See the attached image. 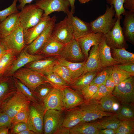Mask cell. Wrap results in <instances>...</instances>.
Returning a JSON list of instances; mask_svg holds the SVG:
<instances>
[{
  "label": "cell",
  "instance_id": "d590c367",
  "mask_svg": "<svg viewBox=\"0 0 134 134\" xmlns=\"http://www.w3.org/2000/svg\"><path fill=\"white\" fill-rule=\"evenodd\" d=\"M116 113L121 121L134 119V104H121Z\"/></svg>",
  "mask_w": 134,
  "mask_h": 134
},
{
  "label": "cell",
  "instance_id": "484cf974",
  "mask_svg": "<svg viewBox=\"0 0 134 134\" xmlns=\"http://www.w3.org/2000/svg\"><path fill=\"white\" fill-rule=\"evenodd\" d=\"M122 28L125 39L133 44L134 42V12L125 11Z\"/></svg>",
  "mask_w": 134,
  "mask_h": 134
},
{
  "label": "cell",
  "instance_id": "c3c4849f",
  "mask_svg": "<svg viewBox=\"0 0 134 134\" xmlns=\"http://www.w3.org/2000/svg\"><path fill=\"white\" fill-rule=\"evenodd\" d=\"M10 134H18L25 130L28 129L27 123L21 122L11 124L10 128Z\"/></svg>",
  "mask_w": 134,
  "mask_h": 134
},
{
  "label": "cell",
  "instance_id": "cb8c5ba5",
  "mask_svg": "<svg viewBox=\"0 0 134 134\" xmlns=\"http://www.w3.org/2000/svg\"><path fill=\"white\" fill-rule=\"evenodd\" d=\"M19 12L8 16L0 24V38L9 35L15 31L20 25Z\"/></svg>",
  "mask_w": 134,
  "mask_h": 134
},
{
  "label": "cell",
  "instance_id": "5bb4252c",
  "mask_svg": "<svg viewBox=\"0 0 134 134\" xmlns=\"http://www.w3.org/2000/svg\"><path fill=\"white\" fill-rule=\"evenodd\" d=\"M59 57L72 62H83L85 60L78 42L74 38L65 45Z\"/></svg>",
  "mask_w": 134,
  "mask_h": 134
},
{
  "label": "cell",
  "instance_id": "60d3db41",
  "mask_svg": "<svg viewBox=\"0 0 134 134\" xmlns=\"http://www.w3.org/2000/svg\"><path fill=\"white\" fill-rule=\"evenodd\" d=\"M134 119L121 121L115 134H134Z\"/></svg>",
  "mask_w": 134,
  "mask_h": 134
},
{
  "label": "cell",
  "instance_id": "4dcf8cb0",
  "mask_svg": "<svg viewBox=\"0 0 134 134\" xmlns=\"http://www.w3.org/2000/svg\"><path fill=\"white\" fill-rule=\"evenodd\" d=\"M99 71L86 72L77 78L68 86L75 90L80 91L90 85Z\"/></svg>",
  "mask_w": 134,
  "mask_h": 134
},
{
  "label": "cell",
  "instance_id": "f1b7e54d",
  "mask_svg": "<svg viewBox=\"0 0 134 134\" xmlns=\"http://www.w3.org/2000/svg\"><path fill=\"white\" fill-rule=\"evenodd\" d=\"M65 45L51 37L39 52L46 56L58 57Z\"/></svg>",
  "mask_w": 134,
  "mask_h": 134
},
{
  "label": "cell",
  "instance_id": "d4e9b609",
  "mask_svg": "<svg viewBox=\"0 0 134 134\" xmlns=\"http://www.w3.org/2000/svg\"><path fill=\"white\" fill-rule=\"evenodd\" d=\"M99 45L93 46L87 60L83 67V74L99 71L102 68L100 59Z\"/></svg>",
  "mask_w": 134,
  "mask_h": 134
},
{
  "label": "cell",
  "instance_id": "ba28073f",
  "mask_svg": "<svg viewBox=\"0 0 134 134\" xmlns=\"http://www.w3.org/2000/svg\"><path fill=\"white\" fill-rule=\"evenodd\" d=\"M64 111L49 109L45 112L43 120L44 134H54L62 126L65 114Z\"/></svg>",
  "mask_w": 134,
  "mask_h": 134
},
{
  "label": "cell",
  "instance_id": "ee69618b",
  "mask_svg": "<svg viewBox=\"0 0 134 134\" xmlns=\"http://www.w3.org/2000/svg\"><path fill=\"white\" fill-rule=\"evenodd\" d=\"M29 104L22 108L11 119V124L21 122L27 123L29 114Z\"/></svg>",
  "mask_w": 134,
  "mask_h": 134
},
{
  "label": "cell",
  "instance_id": "ab89813d",
  "mask_svg": "<svg viewBox=\"0 0 134 134\" xmlns=\"http://www.w3.org/2000/svg\"><path fill=\"white\" fill-rule=\"evenodd\" d=\"M54 87L62 89L68 86L67 83L57 73L52 72L44 75Z\"/></svg>",
  "mask_w": 134,
  "mask_h": 134
},
{
  "label": "cell",
  "instance_id": "603a6c76",
  "mask_svg": "<svg viewBox=\"0 0 134 134\" xmlns=\"http://www.w3.org/2000/svg\"><path fill=\"white\" fill-rule=\"evenodd\" d=\"M99 45L100 59L102 68L116 65L118 64L112 56L110 48L106 43L105 36L103 34Z\"/></svg>",
  "mask_w": 134,
  "mask_h": 134
},
{
  "label": "cell",
  "instance_id": "74e56055",
  "mask_svg": "<svg viewBox=\"0 0 134 134\" xmlns=\"http://www.w3.org/2000/svg\"><path fill=\"white\" fill-rule=\"evenodd\" d=\"M13 80L16 90L20 92L31 102L39 103L42 105L36 98L33 92L28 87L19 80L15 77H14Z\"/></svg>",
  "mask_w": 134,
  "mask_h": 134
},
{
  "label": "cell",
  "instance_id": "8992f818",
  "mask_svg": "<svg viewBox=\"0 0 134 134\" xmlns=\"http://www.w3.org/2000/svg\"><path fill=\"white\" fill-rule=\"evenodd\" d=\"M111 94L121 104H134V80L133 76L129 78L115 86Z\"/></svg>",
  "mask_w": 134,
  "mask_h": 134
},
{
  "label": "cell",
  "instance_id": "7a4b0ae2",
  "mask_svg": "<svg viewBox=\"0 0 134 134\" xmlns=\"http://www.w3.org/2000/svg\"><path fill=\"white\" fill-rule=\"evenodd\" d=\"M115 14L113 5L109 7L107 5L104 13L89 23L91 32L100 33L104 34H107L112 30L116 21L117 18L115 17L113 18Z\"/></svg>",
  "mask_w": 134,
  "mask_h": 134
},
{
  "label": "cell",
  "instance_id": "11a10c76",
  "mask_svg": "<svg viewBox=\"0 0 134 134\" xmlns=\"http://www.w3.org/2000/svg\"><path fill=\"white\" fill-rule=\"evenodd\" d=\"M70 129L62 126L54 133V134H70Z\"/></svg>",
  "mask_w": 134,
  "mask_h": 134
},
{
  "label": "cell",
  "instance_id": "9c48e42d",
  "mask_svg": "<svg viewBox=\"0 0 134 134\" xmlns=\"http://www.w3.org/2000/svg\"><path fill=\"white\" fill-rule=\"evenodd\" d=\"M0 41L7 50H10L15 54L21 52L26 46L24 39L23 30L20 25L9 35L0 38Z\"/></svg>",
  "mask_w": 134,
  "mask_h": 134
},
{
  "label": "cell",
  "instance_id": "4fadbf2b",
  "mask_svg": "<svg viewBox=\"0 0 134 134\" xmlns=\"http://www.w3.org/2000/svg\"><path fill=\"white\" fill-rule=\"evenodd\" d=\"M122 18V15L118 17L112 30L104 34L106 43L112 48H125V40L120 23Z\"/></svg>",
  "mask_w": 134,
  "mask_h": 134
},
{
  "label": "cell",
  "instance_id": "f5cc1de1",
  "mask_svg": "<svg viewBox=\"0 0 134 134\" xmlns=\"http://www.w3.org/2000/svg\"><path fill=\"white\" fill-rule=\"evenodd\" d=\"M117 66L126 72L134 73V63L123 64Z\"/></svg>",
  "mask_w": 134,
  "mask_h": 134
},
{
  "label": "cell",
  "instance_id": "6da1fadb",
  "mask_svg": "<svg viewBox=\"0 0 134 134\" xmlns=\"http://www.w3.org/2000/svg\"><path fill=\"white\" fill-rule=\"evenodd\" d=\"M82 114L81 122L93 121L116 113L106 111L102 107L99 100H89L78 106Z\"/></svg>",
  "mask_w": 134,
  "mask_h": 134
},
{
  "label": "cell",
  "instance_id": "e0dca14e",
  "mask_svg": "<svg viewBox=\"0 0 134 134\" xmlns=\"http://www.w3.org/2000/svg\"><path fill=\"white\" fill-rule=\"evenodd\" d=\"M51 17L49 16H42L36 25L23 31L24 39L26 46L31 43L44 31L49 24Z\"/></svg>",
  "mask_w": 134,
  "mask_h": 134
},
{
  "label": "cell",
  "instance_id": "6125c7cd",
  "mask_svg": "<svg viewBox=\"0 0 134 134\" xmlns=\"http://www.w3.org/2000/svg\"><path fill=\"white\" fill-rule=\"evenodd\" d=\"M18 134H36L34 131L27 129L19 133Z\"/></svg>",
  "mask_w": 134,
  "mask_h": 134
},
{
  "label": "cell",
  "instance_id": "836d02e7",
  "mask_svg": "<svg viewBox=\"0 0 134 134\" xmlns=\"http://www.w3.org/2000/svg\"><path fill=\"white\" fill-rule=\"evenodd\" d=\"M114 58L118 63H134V54L126 50L125 48H112Z\"/></svg>",
  "mask_w": 134,
  "mask_h": 134
},
{
  "label": "cell",
  "instance_id": "9a60e30c",
  "mask_svg": "<svg viewBox=\"0 0 134 134\" xmlns=\"http://www.w3.org/2000/svg\"><path fill=\"white\" fill-rule=\"evenodd\" d=\"M62 96L65 111L78 107L86 101L80 91L68 86L62 90Z\"/></svg>",
  "mask_w": 134,
  "mask_h": 134
},
{
  "label": "cell",
  "instance_id": "2e32d148",
  "mask_svg": "<svg viewBox=\"0 0 134 134\" xmlns=\"http://www.w3.org/2000/svg\"><path fill=\"white\" fill-rule=\"evenodd\" d=\"M19 55L3 75L9 77L12 75L17 70L24 65L34 61L44 58L40 55H33L29 53L26 49H23Z\"/></svg>",
  "mask_w": 134,
  "mask_h": 134
},
{
  "label": "cell",
  "instance_id": "f6af8a7d",
  "mask_svg": "<svg viewBox=\"0 0 134 134\" xmlns=\"http://www.w3.org/2000/svg\"><path fill=\"white\" fill-rule=\"evenodd\" d=\"M18 0H13L12 4L8 7L0 11V22L4 20L9 16L14 13L20 12L16 6V4Z\"/></svg>",
  "mask_w": 134,
  "mask_h": 134
},
{
  "label": "cell",
  "instance_id": "e575fe53",
  "mask_svg": "<svg viewBox=\"0 0 134 134\" xmlns=\"http://www.w3.org/2000/svg\"><path fill=\"white\" fill-rule=\"evenodd\" d=\"M53 88L50 83L46 82L40 84L33 91L39 102L43 106L44 100Z\"/></svg>",
  "mask_w": 134,
  "mask_h": 134
},
{
  "label": "cell",
  "instance_id": "be15d7a7",
  "mask_svg": "<svg viewBox=\"0 0 134 134\" xmlns=\"http://www.w3.org/2000/svg\"><path fill=\"white\" fill-rule=\"evenodd\" d=\"M92 0H78L82 4L85 3Z\"/></svg>",
  "mask_w": 134,
  "mask_h": 134
},
{
  "label": "cell",
  "instance_id": "94428289",
  "mask_svg": "<svg viewBox=\"0 0 134 134\" xmlns=\"http://www.w3.org/2000/svg\"><path fill=\"white\" fill-rule=\"evenodd\" d=\"M69 1L71 8V12L74 14L75 10V0H68Z\"/></svg>",
  "mask_w": 134,
  "mask_h": 134
},
{
  "label": "cell",
  "instance_id": "d6986e66",
  "mask_svg": "<svg viewBox=\"0 0 134 134\" xmlns=\"http://www.w3.org/2000/svg\"><path fill=\"white\" fill-rule=\"evenodd\" d=\"M72 26L74 39L77 40L91 32L89 23L86 22L73 16L70 11L67 14Z\"/></svg>",
  "mask_w": 134,
  "mask_h": 134
},
{
  "label": "cell",
  "instance_id": "91938a15",
  "mask_svg": "<svg viewBox=\"0 0 134 134\" xmlns=\"http://www.w3.org/2000/svg\"><path fill=\"white\" fill-rule=\"evenodd\" d=\"M7 50V49L0 41V60L4 54L5 53Z\"/></svg>",
  "mask_w": 134,
  "mask_h": 134
},
{
  "label": "cell",
  "instance_id": "ac0fdd59",
  "mask_svg": "<svg viewBox=\"0 0 134 134\" xmlns=\"http://www.w3.org/2000/svg\"><path fill=\"white\" fill-rule=\"evenodd\" d=\"M62 90L54 87L51 91L43 102L44 113L49 109L65 111L62 100Z\"/></svg>",
  "mask_w": 134,
  "mask_h": 134
},
{
  "label": "cell",
  "instance_id": "1f68e13d",
  "mask_svg": "<svg viewBox=\"0 0 134 134\" xmlns=\"http://www.w3.org/2000/svg\"><path fill=\"white\" fill-rule=\"evenodd\" d=\"M100 103L105 110L116 113L121 105L119 101L111 94L108 93L99 100Z\"/></svg>",
  "mask_w": 134,
  "mask_h": 134
},
{
  "label": "cell",
  "instance_id": "d6a6232c",
  "mask_svg": "<svg viewBox=\"0 0 134 134\" xmlns=\"http://www.w3.org/2000/svg\"><path fill=\"white\" fill-rule=\"evenodd\" d=\"M70 134H100L92 122H80L70 128Z\"/></svg>",
  "mask_w": 134,
  "mask_h": 134
},
{
  "label": "cell",
  "instance_id": "680465c9",
  "mask_svg": "<svg viewBox=\"0 0 134 134\" xmlns=\"http://www.w3.org/2000/svg\"><path fill=\"white\" fill-rule=\"evenodd\" d=\"M11 126H4L0 127V134H8Z\"/></svg>",
  "mask_w": 134,
  "mask_h": 134
},
{
  "label": "cell",
  "instance_id": "e7e4bbea",
  "mask_svg": "<svg viewBox=\"0 0 134 134\" xmlns=\"http://www.w3.org/2000/svg\"><path fill=\"white\" fill-rule=\"evenodd\" d=\"M1 22H0V23H1Z\"/></svg>",
  "mask_w": 134,
  "mask_h": 134
},
{
  "label": "cell",
  "instance_id": "277c9868",
  "mask_svg": "<svg viewBox=\"0 0 134 134\" xmlns=\"http://www.w3.org/2000/svg\"><path fill=\"white\" fill-rule=\"evenodd\" d=\"M19 12L20 25L23 31L37 24L40 21L43 11L35 4L25 5Z\"/></svg>",
  "mask_w": 134,
  "mask_h": 134
},
{
  "label": "cell",
  "instance_id": "7bdbcfd3",
  "mask_svg": "<svg viewBox=\"0 0 134 134\" xmlns=\"http://www.w3.org/2000/svg\"><path fill=\"white\" fill-rule=\"evenodd\" d=\"M112 67H108L105 68L101 71L98 73L94 77L90 85L95 84L100 86L103 84H105L106 80L111 73Z\"/></svg>",
  "mask_w": 134,
  "mask_h": 134
},
{
  "label": "cell",
  "instance_id": "f546056e",
  "mask_svg": "<svg viewBox=\"0 0 134 134\" xmlns=\"http://www.w3.org/2000/svg\"><path fill=\"white\" fill-rule=\"evenodd\" d=\"M95 121L91 122L99 130H116L121 121L118 118L116 113L113 115L106 117Z\"/></svg>",
  "mask_w": 134,
  "mask_h": 134
},
{
  "label": "cell",
  "instance_id": "8d00e7d4",
  "mask_svg": "<svg viewBox=\"0 0 134 134\" xmlns=\"http://www.w3.org/2000/svg\"><path fill=\"white\" fill-rule=\"evenodd\" d=\"M15 54L11 50H7L0 60V75L4 74L16 59Z\"/></svg>",
  "mask_w": 134,
  "mask_h": 134
},
{
  "label": "cell",
  "instance_id": "db71d44e",
  "mask_svg": "<svg viewBox=\"0 0 134 134\" xmlns=\"http://www.w3.org/2000/svg\"><path fill=\"white\" fill-rule=\"evenodd\" d=\"M123 7L125 10L134 12V0H124Z\"/></svg>",
  "mask_w": 134,
  "mask_h": 134
},
{
  "label": "cell",
  "instance_id": "f35d334b",
  "mask_svg": "<svg viewBox=\"0 0 134 134\" xmlns=\"http://www.w3.org/2000/svg\"><path fill=\"white\" fill-rule=\"evenodd\" d=\"M111 75L116 86L127 78L133 76L134 73L126 72L120 68L116 65L112 67Z\"/></svg>",
  "mask_w": 134,
  "mask_h": 134
},
{
  "label": "cell",
  "instance_id": "6f0895ef",
  "mask_svg": "<svg viewBox=\"0 0 134 134\" xmlns=\"http://www.w3.org/2000/svg\"><path fill=\"white\" fill-rule=\"evenodd\" d=\"M100 134H115L116 130L105 129L99 130Z\"/></svg>",
  "mask_w": 134,
  "mask_h": 134
},
{
  "label": "cell",
  "instance_id": "ffe728a7",
  "mask_svg": "<svg viewBox=\"0 0 134 134\" xmlns=\"http://www.w3.org/2000/svg\"><path fill=\"white\" fill-rule=\"evenodd\" d=\"M44 58L27 64V68L43 75L52 72L54 66L57 63L58 57Z\"/></svg>",
  "mask_w": 134,
  "mask_h": 134
},
{
  "label": "cell",
  "instance_id": "8fae6325",
  "mask_svg": "<svg viewBox=\"0 0 134 134\" xmlns=\"http://www.w3.org/2000/svg\"><path fill=\"white\" fill-rule=\"evenodd\" d=\"M56 20L55 16L51 17L49 24L42 32L31 43L26 46V49L29 53L35 55L39 52L51 37Z\"/></svg>",
  "mask_w": 134,
  "mask_h": 134
},
{
  "label": "cell",
  "instance_id": "681fc988",
  "mask_svg": "<svg viewBox=\"0 0 134 134\" xmlns=\"http://www.w3.org/2000/svg\"><path fill=\"white\" fill-rule=\"evenodd\" d=\"M108 93H109L105 84H102L100 86L96 93L89 100H100Z\"/></svg>",
  "mask_w": 134,
  "mask_h": 134
},
{
  "label": "cell",
  "instance_id": "3957f363",
  "mask_svg": "<svg viewBox=\"0 0 134 134\" xmlns=\"http://www.w3.org/2000/svg\"><path fill=\"white\" fill-rule=\"evenodd\" d=\"M33 92L37 86L42 84L49 82L45 76L27 68H21L12 75Z\"/></svg>",
  "mask_w": 134,
  "mask_h": 134
},
{
  "label": "cell",
  "instance_id": "44dd1931",
  "mask_svg": "<svg viewBox=\"0 0 134 134\" xmlns=\"http://www.w3.org/2000/svg\"><path fill=\"white\" fill-rule=\"evenodd\" d=\"M103 34L91 32L76 40L78 42L85 59H87L92 46L99 45Z\"/></svg>",
  "mask_w": 134,
  "mask_h": 134
},
{
  "label": "cell",
  "instance_id": "f907efd6",
  "mask_svg": "<svg viewBox=\"0 0 134 134\" xmlns=\"http://www.w3.org/2000/svg\"><path fill=\"white\" fill-rule=\"evenodd\" d=\"M11 119L6 113L0 112V127L11 126Z\"/></svg>",
  "mask_w": 134,
  "mask_h": 134
},
{
  "label": "cell",
  "instance_id": "b9f144b4",
  "mask_svg": "<svg viewBox=\"0 0 134 134\" xmlns=\"http://www.w3.org/2000/svg\"><path fill=\"white\" fill-rule=\"evenodd\" d=\"M52 71L58 75L68 86L72 83L70 73L66 67L61 65L57 63L54 66Z\"/></svg>",
  "mask_w": 134,
  "mask_h": 134
},
{
  "label": "cell",
  "instance_id": "bcb514c9",
  "mask_svg": "<svg viewBox=\"0 0 134 134\" xmlns=\"http://www.w3.org/2000/svg\"><path fill=\"white\" fill-rule=\"evenodd\" d=\"M124 0H106L110 6L113 5L115 11V16L117 18L124 14L125 10L123 7Z\"/></svg>",
  "mask_w": 134,
  "mask_h": 134
},
{
  "label": "cell",
  "instance_id": "7402d4cb",
  "mask_svg": "<svg viewBox=\"0 0 134 134\" xmlns=\"http://www.w3.org/2000/svg\"><path fill=\"white\" fill-rule=\"evenodd\" d=\"M13 81L9 77L0 75V108L16 93Z\"/></svg>",
  "mask_w": 134,
  "mask_h": 134
},
{
  "label": "cell",
  "instance_id": "816d5d0a",
  "mask_svg": "<svg viewBox=\"0 0 134 134\" xmlns=\"http://www.w3.org/2000/svg\"><path fill=\"white\" fill-rule=\"evenodd\" d=\"M105 85L108 93H111L115 86L114 80L111 75V73L110 74L106 80Z\"/></svg>",
  "mask_w": 134,
  "mask_h": 134
},
{
  "label": "cell",
  "instance_id": "83f0119b",
  "mask_svg": "<svg viewBox=\"0 0 134 134\" xmlns=\"http://www.w3.org/2000/svg\"><path fill=\"white\" fill-rule=\"evenodd\" d=\"M65 111L63 126L70 129L82 122V114L78 107Z\"/></svg>",
  "mask_w": 134,
  "mask_h": 134
},
{
  "label": "cell",
  "instance_id": "7c38bea8",
  "mask_svg": "<svg viewBox=\"0 0 134 134\" xmlns=\"http://www.w3.org/2000/svg\"><path fill=\"white\" fill-rule=\"evenodd\" d=\"M35 4L43 11V16L56 11L63 12L67 14L70 11L68 0H37Z\"/></svg>",
  "mask_w": 134,
  "mask_h": 134
},
{
  "label": "cell",
  "instance_id": "5b68a950",
  "mask_svg": "<svg viewBox=\"0 0 134 134\" xmlns=\"http://www.w3.org/2000/svg\"><path fill=\"white\" fill-rule=\"evenodd\" d=\"M44 110L41 104L31 102L27 122L29 130L36 134L44 133L43 120Z\"/></svg>",
  "mask_w": 134,
  "mask_h": 134
},
{
  "label": "cell",
  "instance_id": "30bf717a",
  "mask_svg": "<svg viewBox=\"0 0 134 134\" xmlns=\"http://www.w3.org/2000/svg\"><path fill=\"white\" fill-rule=\"evenodd\" d=\"M51 37L65 45L74 38L72 26L67 16L63 20L55 24Z\"/></svg>",
  "mask_w": 134,
  "mask_h": 134
},
{
  "label": "cell",
  "instance_id": "9f6ffc18",
  "mask_svg": "<svg viewBox=\"0 0 134 134\" xmlns=\"http://www.w3.org/2000/svg\"><path fill=\"white\" fill-rule=\"evenodd\" d=\"M34 0H18L20 4L17 6L18 9L21 10L26 5V4H30Z\"/></svg>",
  "mask_w": 134,
  "mask_h": 134
},
{
  "label": "cell",
  "instance_id": "4316f807",
  "mask_svg": "<svg viewBox=\"0 0 134 134\" xmlns=\"http://www.w3.org/2000/svg\"><path fill=\"white\" fill-rule=\"evenodd\" d=\"M86 61L80 62H71L58 56L57 63L66 67L68 69L70 73L72 82L83 74V68Z\"/></svg>",
  "mask_w": 134,
  "mask_h": 134
},
{
  "label": "cell",
  "instance_id": "52a82bcc",
  "mask_svg": "<svg viewBox=\"0 0 134 134\" xmlns=\"http://www.w3.org/2000/svg\"><path fill=\"white\" fill-rule=\"evenodd\" d=\"M31 101L20 91L15 94L0 108V112L6 114L11 119Z\"/></svg>",
  "mask_w": 134,
  "mask_h": 134
},
{
  "label": "cell",
  "instance_id": "7dc6e473",
  "mask_svg": "<svg viewBox=\"0 0 134 134\" xmlns=\"http://www.w3.org/2000/svg\"><path fill=\"white\" fill-rule=\"evenodd\" d=\"M100 86L93 84L90 85L80 91L85 100L90 99L96 93Z\"/></svg>",
  "mask_w": 134,
  "mask_h": 134
}]
</instances>
